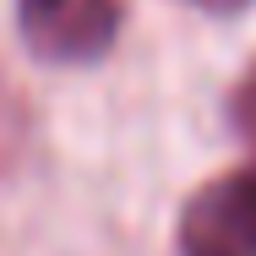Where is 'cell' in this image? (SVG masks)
<instances>
[{"instance_id":"1","label":"cell","mask_w":256,"mask_h":256,"mask_svg":"<svg viewBox=\"0 0 256 256\" xmlns=\"http://www.w3.org/2000/svg\"><path fill=\"white\" fill-rule=\"evenodd\" d=\"M174 246L180 256H256V164L191 191Z\"/></svg>"},{"instance_id":"2","label":"cell","mask_w":256,"mask_h":256,"mask_svg":"<svg viewBox=\"0 0 256 256\" xmlns=\"http://www.w3.org/2000/svg\"><path fill=\"white\" fill-rule=\"evenodd\" d=\"M16 28L38 60L82 66L109 54L120 33V0H16Z\"/></svg>"},{"instance_id":"4","label":"cell","mask_w":256,"mask_h":256,"mask_svg":"<svg viewBox=\"0 0 256 256\" xmlns=\"http://www.w3.org/2000/svg\"><path fill=\"white\" fill-rule=\"evenodd\" d=\"M191 6H207V11H240V6H251V0H191Z\"/></svg>"},{"instance_id":"3","label":"cell","mask_w":256,"mask_h":256,"mask_svg":"<svg viewBox=\"0 0 256 256\" xmlns=\"http://www.w3.org/2000/svg\"><path fill=\"white\" fill-rule=\"evenodd\" d=\"M229 114H234V131L256 148V66L240 76V88H234V98H229Z\"/></svg>"}]
</instances>
